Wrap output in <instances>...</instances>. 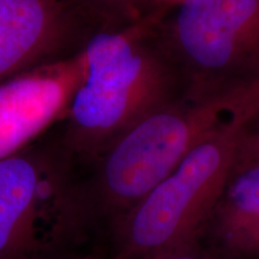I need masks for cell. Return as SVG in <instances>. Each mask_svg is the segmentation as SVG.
Returning a JSON list of instances; mask_svg holds the SVG:
<instances>
[{
  "label": "cell",
  "instance_id": "1",
  "mask_svg": "<svg viewBox=\"0 0 259 259\" xmlns=\"http://www.w3.org/2000/svg\"><path fill=\"white\" fill-rule=\"evenodd\" d=\"M259 105V79L194 88L154 109L80 168L78 190L93 225L109 229L194 148L234 116Z\"/></svg>",
  "mask_w": 259,
  "mask_h": 259
},
{
  "label": "cell",
  "instance_id": "2",
  "mask_svg": "<svg viewBox=\"0 0 259 259\" xmlns=\"http://www.w3.org/2000/svg\"><path fill=\"white\" fill-rule=\"evenodd\" d=\"M164 15L100 29L84 45V76L56 132L78 167L181 93L178 66L158 35Z\"/></svg>",
  "mask_w": 259,
  "mask_h": 259
},
{
  "label": "cell",
  "instance_id": "3",
  "mask_svg": "<svg viewBox=\"0 0 259 259\" xmlns=\"http://www.w3.org/2000/svg\"><path fill=\"white\" fill-rule=\"evenodd\" d=\"M259 118V105L234 116L194 148L111 229L109 259H150L202 241L225 186Z\"/></svg>",
  "mask_w": 259,
  "mask_h": 259
},
{
  "label": "cell",
  "instance_id": "4",
  "mask_svg": "<svg viewBox=\"0 0 259 259\" xmlns=\"http://www.w3.org/2000/svg\"><path fill=\"white\" fill-rule=\"evenodd\" d=\"M56 132L0 161V259H65L94 229Z\"/></svg>",
  "mask_w": 259,
  "mask_h": 259
},
{
  "label": "cell",
  "instance_id": "5",
  "mask_svg": "<svg viewBox=\"0 0 259 259\" xmlns=\"http://www.w3.org/2000/svg\"><path fill=\"white\" fill-rule=\"evenodd\" d=\"M173 9L158 35L177 66L190 73L189 87L259 79V0H183Z\"/></svg>",
  "mask_w": 259,
  "mask_h": 259
},
{
  "label": "cell",
  "instance_id": "6",
  "mask_svg": "<svg viewBox=\"0 0 259 259\" xmlns=\"http://www.w3.org/2000/svg\"><path fill=\"white\" fill-rule=\"evenodd\" d=\"M100 29L71 0H0V84L74 56Z\"/></svg>",
  "mask_w": 259,
  "mask_h": 259
},
{
  "label": "cell",
  "instance_id": "7",
  "mask_svg": "<svg viewBox=\"0 0 259 259\" xmlns=\"http://www.w3.org/2000/svg\"><path fill=\"white\" fill-rule=\"evenodd\" d=\"M84 70L80 51L0 84V161L34 144L66 118Z\"/></svg>",
  "mask_w": 259,
  "mask_h": 259
},
{
  "label": "cell",
  "instance_id": "8",
  "mask_svg": "<svg viewBox=\"0 0 259 259\" xmlns=\"http://www.w3.org/2000/svg\"><path fill=\"white\" fill-rule=\"evenodd\" d=\"M205 236L206 246L221 259H259V158L245 150L216 204Z\"/></svg>",
  "mask_w": 259,
  "mask_h": 259
},
{
  "label": "cell",
  "instance_id": "9",
  "mask_svg": "<svg viewBox=\"0 0 259 259\" xmlns=\"http://www.w3.org/2000/svg\"><path fill=\"white\" fill-rule=\"evenodd\" d=\"M101 28L118 27L141 17L137 0H71Z\"/></svg>",
  "mask_w": 259,
  "mask_h": 259
},
{
  "label": "cell",
  "instance_id": "10",
  "mask_svg": "<svg viewBox=\"0 0 259 259\" xmlns=\"http://www.w3.org/2000/svg\"><path fill=\"white\" fill-rule=\"evenodd\" d=\"M202 241L192 242L176 250L157 254L150 259H221L209 246L203 245Z\"/></svg>",
  "mask_w": 259,
  "mask_h": 259
},
{
  "label": "cell",
  "instance_id": "11",
  "mask_svg": "<svg viewBox=\"0 0 259 259\" xmlns=\"http://www.w3.org/2000/svg\"><path fill=\"white\" fill-rule=\"evenodd\" d=\"M183 0H137L139 15L143 16L151 12H169Z\"/></svg>",
  "mask_w": 259,
  "mask_h": 259
},
{
  "label": "cell",
  "instance_id": "12",
  "mask_svg": "<svg viewBox=\"0 0 259 259\" xmlns=\"http://www.w3.org/2000/svg\"><path fill=\"white\" fill-rule=\"evenodd\" d=\"M245 154L248 155V156H251V157L259 158V137L254 144H252L250 142V139H248L247 145H246V149H245Z\"/></svg>",
  "mask_w": 259,
  "mask_h": 259
},
{
  "label": "cell",
  "instance_id": "13",
  "mask_svg": "<svg viewBox=\"0 0 259 259\" xmlns=\"http://www.w3.org/2000/svg\"><path fill=\"white\" fill-rule=\"evenodd\" d=\"M65 259H109V258H105V257H100V255H95V254H85V253H76L73 255H70V257L65 258Z\"/></svg>",
  "mask_w": 259,
  "mask_h": 259
}]
</instances>
